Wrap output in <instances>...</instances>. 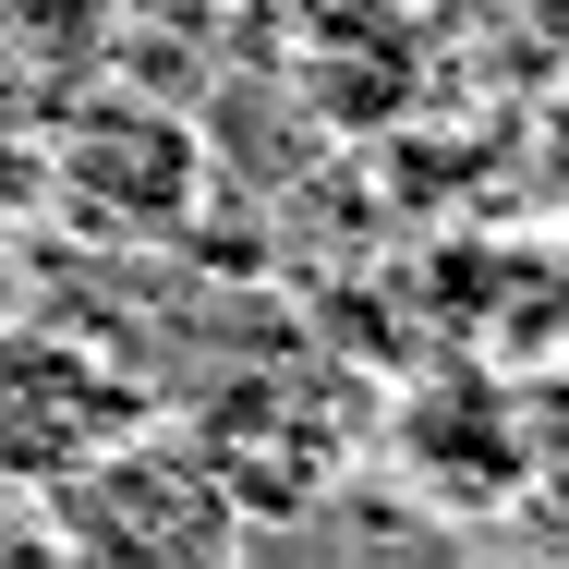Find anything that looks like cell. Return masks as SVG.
I'll return each mask as SVG.
<instances>
[{"label": "cell", "mask_w": 569, "mask_h": 569, "mask_svg": "<svg viewBox=\"0 0 569 569\" xmlns=\"http://www.w3.org/2000/svg\"><path fill=\"white\" fill-rule=\"evenodd\" d=\"M49 182L61 207L110 242H170L194 219V133L158 110H86L61 146H49Z\"/></svg>", "instance_id": "obj_4"}, {"label": "cell", "mask_w": 569, "mask_h": 569, "mask_svg": "<svg viewBox=\"0 0 569 569\" xmlns=\"http://www.w3.org/2000/svg\"><path fill=\"white\" fill-rule=\"evenodd\" d=\"M158 400L73 328H0V497H49L73 460H98L121 425H146Z\"/></svg>", "instance_id": "obj_3"}, {"label": "cell", "mask_w": 569, "mask_h": 569, "mask_svg": "<svg viewBox=\"0 0 569 569\" xmlns=\"http://www.w3.org/2000/svg\"><path fill=\"white\" fill-rule=\"evenodd\" d=\"M194 437H207V460L230 472L242 521L267 533V521H303L351 460H363V400H351L340 376H230V388H207Z\"/></svg>", "instance_id": "obj_2"}, {"label": "cell", "mask_w": 569, "mask_h": 569, "mask_svg": "<svg viewBox=\"0 0 569 569\" xmlns=\"http://www.w3.org/2000/svg\"><path fill=\"white\" fill-rule=\"evenodd\" d=\"M37 546H73V558H121V569H182V558H242L254 521L230 497V472L207 460V437L182 412H146L121 425L98 460H73L37 509Z\"/></svg>", "instance_id": "obj_1"}]
</instances>
